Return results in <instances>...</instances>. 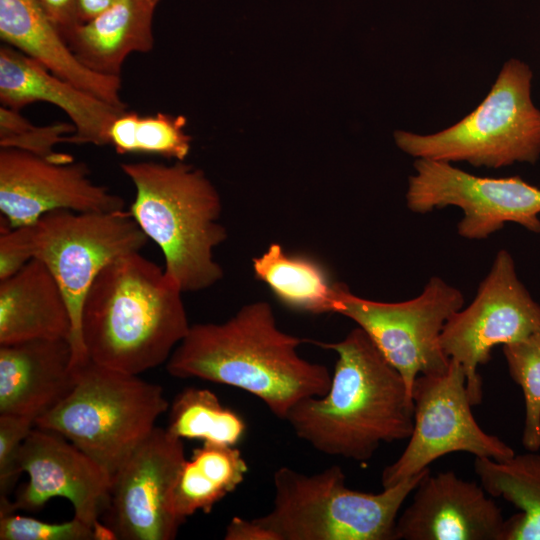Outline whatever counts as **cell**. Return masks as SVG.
Instances as JSON below:
<instances>
[{
	"label": "cell",
	"mask_w": 540,
	"mask_h": 540,
	"mask_svg": "<svg viewBox=\"0 0 540 540\" xmlns=\"http://www.w3.org/2000/svg\"><path fill=\"white\" fill-rule=\"evenodd\" d=\"M474 470L489 496L521 511L506 519L503 540H540V454L529 451L505 461L475 457Z\"/></svg>",
	"instance_id": "obj_23"
},
{
	"label": "cell",
	"mask_w": 540,
	"mask_h": 540,
	"mask_svg": "<svg viewBox=\"0 0 540 540\" xmlns=\"http://www.w3.org/2000/svg\"><path fill=\"white\" fill-rule=\"evenodd\" d=\"M532 78L528 64L511 58L482 102L461 120L431 134L397 130L395 144L415 159L495 169L535 164L540 158V109L532 101Z\"/></svg>",
	"instance_id": "obj_7"
},
{
	"label": "cell",
	"mask_w": 540,
	"mask_h": 540,
	"mask_svg": "<svg viewBox=\"0 0 540 540\" xmlns=\"http://www.w3.org/2000/svg\"><path fill=\"white\" fill-rule=\"evenodd\" d=\"M18 465L28 482L14 501L0 498V514L39 511L52 498L70 501L74 517L94 527L101 540L114 539L101 522L110 497L112 476L63 435L35 426L23 441Z\"/></svg>",
	"instance_id": "obj_13"
},
{
	"label": "cell",
	"mask_w": 540,
	"mask_h": 540,
	"mask_svg": "<svg viewBox=\"0 0 540 540\" xmlns=\"http://www.w3.org/2000/svg\"><path fill=\"white\" fill-rule=\"evenodd\" d=\"M0 539L101 540V537L94 527L76 517L64 523H48L15 512H8L0 514Z\"/></svg>",
	"instance_id": "obj_29"
},
{
	"label": "cell",
	"mask_w": 540,
	"mask_h": 540,
	"mask_svg": "<svg viewBox=\"0 0 540 540\" xmlns=\"http://www.w3.org/2000/svg\"><path fill=\"white\" fill-rule=\"evenodd\" d=\"M182 293L140 252L112 260L82 305L80 333L88 357L134 375L167 362L191 326Z\"/></svg>",
	"instance_id": "obj_3"
},
{
	"label": "cell",
	"mask_w": 540,
	"mask_h": 540,
	"mask_svg": "<svg viewBox=\"0 0 540 540\" xmlns=\"http://www.w3.org/2000/svg\"><path fill=\"white\" fill-rule=\"evenodd\" d=\"M72 320L65 296L47 266L33 258L0 281V345L68 338Z\"/></svg>",
	"instance_id": "obj_20"
},
{
	"label": "cell",
	"mask_w": 540,
	"mask_h": 540,
	"mask_svg": "<svg viewBox=\"0 0 540 540\" xmlns=\"http://www.w3.org/2000/svg\"><path fill=\"white\" fill-rule=\"evenodd\" d=\"M125 200L90 178L84 162L59 163L0 148V211L10 228L34 224L54 210L124 211Z\"/></svg>",
	"instance_id": "obj_15"
},
{
	"label": "cell",
	"mask_w": 540,
	"mask_h": 540,
	"mask_svg": "<svg viewBox=\"0 0 540 540\" xmlns=\"http://www.w3.org/2000/svg\"><path fill=\"white\" fill-rule=\"evenodd\" d=\"M136 189L129 213L162 251L164 271L182 292L215 285L223 269L214 249L227 239L220 195L205 173L183 161L125 162Z\"/></svg>",
	"instance_id": "obj_4"
},
{
	"label": "cell",
	"mask_w": 540,
	"mask_h": 540,
	"mask_svg": "<svg viewBox=\"0 0 540 540\" xmlns=\"http://www.w3.org/2000/svg\"><path fill=\"white\" fill-rule=\"evenodd\" d=\"M506 520L482 485L453 471L427 473L398 516L397 540H503Z\"/></svg>",
	"instance_id": "obj_16"
},
{
	"label": "cell",
	"mask_w": 540,
	"mask_h": 540,
	"mask_svg": "<svg viewBox=\"0 0 540 540\" xmlns=\"http://www.w3.org/2000/svg\"><path fill=\"white\" fill-rule=\"evenodd\" d=\"M168 409L160 385L89 358L77 365L72 391L35 426L63 435L113 478Z\"/></svg>",
	"instance_id": "obj_6"
},
{
	"label": "cell",
	"mask_w": 540,
	"mask_h": 540,
	"mask_svg": "<svg viewBox=\"0 0 540 540\" xmlns=\"http://www.w3.org/2000/svg\"><path fill=\"white\" fill-rule=\"evenodd\" d=\"M32 259L31 225L1 228L0 281L17 273Z\"/></svg>",
	"instance_id": "obj_31"
},
{
	"label": "cell",
	"mask_w": 540,
	"mask_h": 540,
	"mask_svg": "<svg viewBox=\"0 0 540 540\" xmlns=\"http://www.w3.org/2000/svg\"><path fill=\"white\" fill-rule=\"evenodd\" d=\"M50 22L64 37L79 24L77 0H35Z\"/></svg>",
	"instance_id": "obj_32"
},
{
	"label": "cell",
	"mask_w": 540,
	"mask_h": 540,
	"mask_svg": "<svg viewBox=\"0 0 540 540\" xmlns=\"http://www.w3.org/2000/svg\"><path fill=\"white\" fill-rule=\"evenodd\" d=\"M182 439L155 427L112 478L101 522L120 540H172L183 524L168 497L185 462Z\"/></svg>",
	"instance_id": "obj_14"
},
{
	"label": "cell",
	"mask_w": 540,
	"mask_h": 540,
	"mask_svg": "<svg viewBox=\"0 0 540 540\" xmlns=\"http://www.w3.org/2000/svg\"><path fill=\"white\" fill-rule=\"evenodd\" d=\"M148 237L129 212L54 210L31 224V252L58 282L68 305L75 366L89 357L82 342L80 318L87 290L112 260L140 250Z\"/></svg>",
	"instance_id": "obj_8"
},
{
	"label": "cell",
	"mask_w": 540,
	"mask_h": 540,
	"mask_svg": "<svg viewBox=\"0 0 540 540\" xmlns=\"http://www.w3.org/2000/svg\"><path fill=\"white\" fill-rule=\"evenodd\" d=\"M0 101L17 111L34 102L53 104L68 115L75 127L67 142L96 146L108 145L110 126L127 111L54 75L6 44L0 48Z\"/></svg>",
	"instance_id": "obj_17"
},
{
	"label": "cell",
	"mask_w": 540,
	"mask_h": 540,
	"mask_svg": "<svg viewBox=\"0 0 540 540\" xmlns=\"http://www.w3.org/2000/svg\"><path fill=\"white\" fill-rule=\"evenodd\" d=\"M315 344L338 358L328 391L298 401L286 416L300 439L321 453L363 462L381 443L410 437L414 404L405 381L362 328Z\"/></svg>",
	"instance_id": "obj_2"
},
{
	"label": "cell",
	"mask_w": 540,
	"mask_h": 540,
	"mask_svg": "<svg viewBox=\"0 0 540 540\" xmlns=\"http://www.w3.org/2000/svg\"><path fill=\"white\" fill-rule=\"evenodd\" d=\"M253 272L287 307L312 314L334 311L339 283L330 281L325 269L313 259L287 253L272 243L253 258Z\"/></svg>",
	"instance_id": "obj_24"
},
{
	"label": "cell",
	"mask_w": 540,
	"mask_h": 540,
	"mask_svg": "<svg viewBox=\"0 0 540 540\" xmlns=\"http://www.w3.org/2000/svg\"><path fill=\"white\" fill-rule=\"evenodd\" d=\"M158 0H117L95 18L79 24L64 40L87 68L120 76L126 58L153 49L152 20Z\"/></svg>",
	"instance_id": "obj_21"
},
{
	"label": "cell",
	"mask_w": 540,
	"mask_h": 540,
	"mask_svg": "<svg viewBox=\"0 0 540 540\" xmlns=\"http://www.w3.org/2000/svg\"><path fill=\"white\" fill-rule=\"evenodd\" d=\"M166 429L180 439L236 446L246 433V422L211 390L187 387L169 406Z\"/></svg>",
	"instance_id": "obj_25"
},
{
	"label": "cell",
	"mask_w": 540,
	"mask_h": 540,
	"mask_svg": "<svg viewBox=\"0 0 540 540\" xmlns=\"http://www.w3.org/2000/svg\"><path fill=\"white\" fill-rule=\"evenodd\" d=\"M117 0H77V13L80 24L92 20L110 8Z\"/></svg>",
	"instance_id": "obj_34"
},
{
	"label": "cell",
	"mask_w": 540,
	"mask_h": 540,
	"mask_svg": "<svg viewBox=\"0 0 540 540\" xmlns=\"http://www.w3.org/2000/svg\"><path fill=\"white\" fill-rule=\"evenodd\" d=\"M35 420L28 415L0 414V498H8L21 474L19 451Z\"/></svg>",
	"instance_id": "obj_30"
},
{
	"label": "cell",
	"mask_w": 540,
	"mask_h": 540,
	"mask_svg": "<svg viewBox=\"0 0 540 540\" xmlns=\"http://www.w3.org/2000/svg\"><path fill=\"white\" fill-rule=\"evenodd\" d=\"M74 132L75 127L69 122L35 126L20 111L6 106L0 108V148H16L55 162L68 163L75 160L73 156L54 148L67 142Z\"/></svg>",
	"instance_id": "obj_28"
},
{
	"label": "cell",
	"mask_w": 540,
	"mask_h": 540,
	"mask_svg": "<svg viewBox=\"0 0 540 540\" xmlns=\"http://www.w3.org/2000/svg\"><path fill=\"white\" fill-rule=\"evenodd\" d=\"M413 168L405 195L413 213L458 207L463 217L457 232L468 240L486 239L507 223L540 233V188L521 177H481L425 158H416Z\"/></svg>",
	"instance_id": "obj_11"
},
{
	"label": "cell",
	"mask_w": 540,
	"mask_h": 540,
	"mask_svg": "<svg viewBox=\"0 0 540 540\" xmlns=\"http://www.w3.org/2000/svg\"><path fill=\"white\" fill-rule=\"evenodd\" d=\"M158 1H160V0H158Z\"/></svg>",
	"instance_id": "obj_35"
},
{
	"label": "cell",
	"mask_w": 540,
	"mask_h": 540,
	"mask_svg": "<svg viewBox=\"0 0 540 540\" xmlns=\"http://www.w3.org/2000/svg\"><path fill=\"white\" fill-rule=\"evenodd\" d=\"M0 38L54 75L121 109L120 76L84 66L35 0H0Z\"/></svg>",
	"instance_id": "obj_19"
},
{
	"label": "cell",
	"mask_w": 540,
	"mask_h": 540,
	"mask_svg": "<svg viewBox=\"0 0 540 540\" xmlns=\"http://www.w3.org/2000/svg\"><path fill=\"white\" fill-rule=\"evenodd\" d=\"M68 338L0 345V414L35 419L72 391L77 379Z\"/></svg>",
	"instance_id": "obj_18"
},
{
	"label": "cell",
	"mask_w": 540,
	"mask_h": 540,
	"mask_svg": "<svg viewBox=\"0 0 540 540\" xmlns=\"http://www.w3.org/2000/svg\"><path fill=\"white\" fill-rule=\"evenodd\" d=\"M225 540H276L274 535L255 521L233 517L225 529Z\"/></svg>",
	"instance_id": "obj_33"
},
{
	"label": "cell",
	"mask_w": 540,
	"mask_h": 540,
	"mask_svg": "<svg viewBox=\"0 0 540 540\" xmlns=\"http://www.w3.org/2000/svg\"><path fill=\"white\" fill-rule=\"evenodd\" d=\"M538 330L540 304L519 279L512 255L501 249L472 302L450 317L440 335L444 353L465 372L473 406L483 395L478 368L489 362L492 349L523 340Z\"/></svg>",
	"instance_id": "obj_10"
},
{
	"label": "cell",
	"mask_w": 540,
	"mask_h": 540,
	"mask_svg": "<svg viewBox=\"0 0 540 540\" xmlns=\"http://www.w3.org/2000/svg\"><path fill=\"white\" fill-rule=\"evenodd\" d=\"M503 347L510 377L522 389L525 420L522 444L528 451L540 449V330Z\"/></svg>",
	"instance_id": "obj_27"
},
{
	"label": "cell",
	"mask_w": 540,
	"mask_h": 540,
	"mask_svg": "<svg viewBox=\"0 0 540 540\" xmlns=\"http://www.w3.org/2000/svg\"><path fill=\"white\" fill-rule=\"evenodd\" d=\"M466 384L461 364L453 359L445 373L416 378L412 388L413 431L399 458L382 471L383 488L420 473L452 452L496 461L515 455L510 446L476 422Z\"/></svg>",
	"instance_id": "obj_12"
},
{
	"label": "cell",
	"mask_w": 540,
	"mask_h": 540,
	"mask_svg": "<svg viewBox=\"0 0 540 540\" xmlns=\"http://www.w3.org/2000/svg\"><path fill=\"white\" fill-rule=\"evenodd\" d=\"M464 303L463 293L438 276L429 278L418 296L401 302L365 299L339 283L333 313L351 319L368 334L401 374L412 398L419 375L447 371L450 358L440 345V335Z\"/></svg>",
	"instance_id": "obj_9"
},
{
	"label": "cell",
	"mask_w": 540,
	"mask_h": 540,
	"mask_svg": "<svg viewBox=\"0 0 540 540\" xmlns=\"http://www.w3.org/2000/svg\"><path fill=\"white\" fill-rule=\"evenodd\" d=\"M304 341L279 329L268 302H251L223 323L191 325L166 369L173 377L239 388L285 420L298 401L323 396L331 383L326 366L298 354Z\"/></svg>",
	"instance_id": "obj_1"
},
{
	"label": "cell",
	"mask_w": 540,
	"mask_h": 540,
	"mask_svg": "<svg viewBox=\"0 0 540 540\" xmlns=\"http://www.w3.org/2000/svg\"><path fill=\"white\" fill-rule=\"evenodd\" d=\"M183 115L158 112L142 116L125 111L110 126L108 145L118 154H151L184 161L191 150L192 138L185 132Z\"/></svg>",
	"instance_id": "obj_26"
},
{
	"label": "cell",
	"mask_w": 540,
	"mask_h": 540,
	"mask_svg": "<svg viewBox=\"0 0 540 540\" xmlns=\"http://www.w3.org/2000/svg\"><path fill=\"white\" fill-rule=\"evenodd\" d=\"M247 472V462L235 446L203 442L178 472L168 497L171 513L182 523L197 511L210 513Z\"/></svg>",
	"instance_id": "obj_22"
},
{
	"label": "cell",
	"mask_w": 540,
	"mask_h": 540,
	"mask_svg": "<svg viewBox=\"0 0 540 540\" xmlns=\"http://www.w3.org/2000/svg\"><path fill=\"white\" fill-rule=\"evenodd\" d=\"M429 468L366 493L346 486L341 467L306 475L283 466L273 475V507L254 518L276 540H397L399 510Z\"/></svg>",
	"instance_id": "obj_5"
}]
</instances>
